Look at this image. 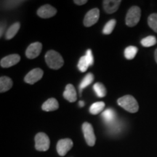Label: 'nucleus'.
<instances>
[{
    "mask_svg": "<svg viewBox=\"0 0 157 157\" xmlns=\"http://www.w3.org/2000/svg\"><path fill=\"white\" fill-rule=\"evenodd\" d=\"M45 61L52 69L58 70L63 66L64 60L60 54L55 50H50L45 55Z\"/></svg>",
    "mask_w": 157,
    "mask_h": 157,
    "instance_id": "obj_1",
    "label": "nucleus"
},
{
    "mask_svg": "<svg viewBox=\"0 0 157 157\" xmlns=\"http://www.w3.org/2000/svg\"><path fill=\"white\" fill-rule=\"evenodd\" d=\"M118 105L129 113H136L139 110L138 103L132 95H125L118 99Z\"/></svg>",
    "mask_w": 157,
    "mask_h": 157,
    "instance_id": "obj_2",
    "label": "nucleus"
},
{
    "mask_svg": "<svg viewBox=\"0 0 157 157\" xmlns=\"http://www.w3.org/2000/svg\"><path fill=\"white\" fill-rule=\"evenodd\" d=\"M141 16V10L140 7L133 6L129 10L126 16V24L129 27L135 26L139 23Z\"/></svg>",
    "mask_w": 157,
    "mask_h": 157,
    "instance_id": "obj_3",
    "label": "nucleus"
},
{
    "mask_svg": "<svg viewBox=\"0 0 157 157\" xmlns=\"http://www.w3.org/2000/svg\"><path fill=\"white\" fill-rule=\"evenodd\" d=\"M49 137L44 132H39L35 136V148L39 151H46L50 148Z\"/></svg>",
    "mask_w": 157,
    "mask_h": 157,
    "instance_id": "obj_4",
    "label": "nucleus"
},
{
    "mask_svg": "<svg viewBox=\"0 0 157 157\" xmlns=\"http://www.w3.org/2000/svg\"><path fill=\"white\" fill-rule=\"evenodd\" d=\"M82 131L85 138V140L88 146H93L95 144L96 137L94 132V129L91 124L88 122H84L82 125Z\"/></svg>",
    "mask_w": 157,
    "mask_h": 157,
    "instance_id": "obj_5",
    "label": "nucleus"
},
{
    "mask_svg": "<svg viewBox=\"0 0 157 157\" xmlns=\"http://www.w3.org/2000/svg\"><path fill=\"white\" fill-rule=\"evenodd\" d=\"M73 141L69 138H65L60 140L57 143V152L60 156H63L73 147Z\"/></svg>",
    "mask_w": 157,
    "mask_h": 157,
    "instance_id": "obj_6",
    "label": "nucleus"
},
{
    "mask_svg": "<svg viewBox=\"0 0 157 157\" xmlns=\"http://www.w3.org/2000/svg\"><path fill=\"white\" fill-rule=\"evenodd\" d=\"M100 17V10L98 8H93L87 12L84 19V25L86 27H90L98 21Z\"/></svg>",
    "mask_w": 157,
    "mask_h": 157,
    "instance_id": "obj_7",
    "label": "nucleus"
},
{
    "mask_svg": "<svg viewBox=\"0 0 157 157\" xmlns=\"http://www.w3.org/2000/svg\"><path fill=\"white\" fill-rule=\"evenodd\" d=\"M44 72L41 68H34L29 71L25 76L24 81L27 84H34L42 78Z\"/></svg>",
    "mask_w": 157,
    "mask_h": 157,
    "instance_id": "obj_8",
    "label": "nucleus"
},
{
    "mask_svg": "<svg viewBox=\"0 0 157 157\" xmlns=\"http://www.w3.org/2000/svg\"><path fill=\"white\" fill-rule=\"evenodd\" d=\"M42 50V44L40 42H34L31 44L25 51V56L29 59L37 58Z\"/></svg>",
    "mask_w": 157,
    "mask_h": 157,
    "instance_id": "obj_9",
    "label": "nucleus"
},
{
    "mask_svg": "<svg viewBox=\"0 0 157 157\" xmlns=\"http://www.w3.org/2000/svg\"><path fill=\"white\" fill-rule=\"evenodd\" d=\"M57 10L50 5H45L39 7L37 10V15L42 18H50L56 15Z\"/></svg>",
    "mask_w": 157,
    "mask_h": 157,
    "instance_id": "obj_10",
    "label": "nucleus"
},
{
    "mask_svg": "<svg viewBox=\"0 0 157 157\" xmlns=\"http://www.w3.org/2000/svg\"><path fill=\"white\" fill-rule=\"evenodd\" d=\"M21 60V57L17 54H12L5 57L0 61V65L2 68H10L16 65Z\"/></svg>",
    "mask_w": 157,
    "mask_h": 157,
    "instance_id": "obj_11",
    "label": "nucleus"
},
{
    "mask_svg": "<svg viewBox=\"0 0 157 157\" xmlns=\"http://www.w3.org/2000/svg\"><path fill=\"white\" fill-rule=\"evenodd\" d=\"M121 2V0H104L103 2L104 10L109 14H112L117 11Z\"/></svg>",
    "mask_w": 157,
    "mask_h": 157,
    "instance_id": "obj_12",
    "label": "nucleus"
},
{
    "mask_svg": "<svg viewBox=\"0 0 157 157\" xmlns=\"http://www.w3.org/2000/svg\"><path fill=\"white\" fill-rule=\"evenodd\" d=\"M63 95L65 99L70 103H74L77 100V93H76L75 87L71 84H68L66 85Z\"/></svg>",
    "mask_w": 157,
    "mask_h": 157,
    "instance_id": "obj_13",
    "label": "nucleus"
},
{
    "mask_svg": "<svg viewBox=\"0 0 157 157\" xmlns=\"http://www.w3.org/2000/svg\"><path fill=\"white\" fill-rule=\"evenodd\" d=\"M59 108L58 102L56 98H50L43 103L42 109L44 111H53L58 110Z\"/></svg>",
    "mask_w": 157,
    "mask_h": 157,
    "instance_id": "obj_14",
    "label": "nucleus"
},
{
    "mask_svg": "<svg viewBox=\"0 0 157 157\" xmlns=\"http://www.w3.org/2000/svg\"><path fill=\"white\" fill-rule=\"evenodd\" d=\"M13 81L7 76H2L0 78V93H3L8 91L13 87Z\"/></svg>",
    "mask_w": 157,
    "mask_h": 157,
    "instance_id": "obj_15",
    "label": "nucleus"
},
{
    "mask_svg": "<svg viewBox=\"0 0 157 157\" xmlns=\"http://www.w3.org/2000/svg\"><path fill=\"white\" fill-rule=\"evenodd\" d=\"M20 27H21V24H20L19 22H16L13 23V25H11L8 28V29H7V31H6V34H5L6 39L9 40V39H13V37L17 34V31H18L20 29Z\"/></svg>",
    "mask_w": 157,
    "mask_h": 157,
    "instance_id": "obj_16",
    "label": "nucleus"
},
{
    "mask_svg": "<svg viewBox=\"0 0 157 157\" xmlns=\"http://www.w3.org/2000/svg\"><path fill=\"white\" fill-rule=\"evenodd\" d=\"M103 120L107 124H113L116 119V113L113 109H109L102 113Z\"/></svg>",
    "mask_w": 157,
    "mask_h": 157,
    "instance_id": "obj_17",
    "label": "nucleus"
},
{
    "mask_svg": "<svg viewBox=\"0 0 157 157\" xmlns=\"http://www.w3.org/2000/svg\"><path fill=\"white\" fill-rule=\"evenodd\" d=\"M94 80V75L92 73H89L87 74V75L84 76V78L82 79V81L81 82V83L79 84V93H81L82 91L83 90L84 88H86L87 86H89L92 82H93Z\"/></svg>",
    "mask_w": 157,
    "mask_h": 157,
    "instance_id": "obj_18",
    "label": "nucleus"
},
{
    "mask_svg": "<svg viewBox=\"0 0 157 157\" xmlns=\"http://www.w3.org/2000/svg\"><path fill=\"white\" fill-rule=\"evenodd\" d=\"M104 108H105V103L103 102L99 101L96 102V103H94L93 105H91L90 108V113L93 115L98 114L103 111Z\"/></svg>",
    "mask_w": 157,
    "mask_h": 157,
    "instance_id": "obj_19",
    "label": "nucleus"
},
{
    "mask_svg": "<svg viewBox=\"0 0 157 157\" xmlns=\"http://www.w3.org/2000/svg\"><path fill=\"white\" fill-rule=\"evenodd\" d=\"M93 89L98 97L103 98L106 95V89L102 83H95L93 86Z\"/></svg>",
    "mask_w": 157,
    "mask_h": 157,
    "instance_id": "obj_20",
    "label": "nucleus"
},
{
    "mask_svg": "<svg viewBox=\"0 0 157 157\" xmlns=\"http://www.w3.org/2000/svg\"><path fill=\"white\" fill-rule=\"evenodd\" d=\"M137 49L136 47L135 46H129L125 49L124 50V56L127 60H132L135 58L137 53Z\"/></svg>",
    "mask_w": 157,
    "mask_h": 157,
    "instance_id": "obj_21",
    "label": "nucleus"
},
{
    "mask_svg": "<svg viewBox=\"0 0 157 157\" xmlns=\"http://www.w3.org/2000/svg\"><path fill=\"white\" fill-rule=\"evenodd\" d=\"M141 44L145 48L152 47L156 44V39L154 36H148L141 40Z\"/></svg>",
    "mask_w": 157,
    "mask_h": 157,
    "instance_id": "obj_22",
    "label": "nucleus"
},
{
    "mask_svg": "<svg viewBox=\"0 0 157 157\" xmlns=\"http://www.w3.org/2000/svg\"><path fill=\"white\" fill-rule=\"evenodd\" d=\"M116 23H117V21L116 20L112 19L111 21H109L105 25L104 28L103 29V33L104 34H111L113 31V29L115 28Z\"/></svg>",
    "mask_w": 157,
    "mask_h": 157,
    "instance_id": "obj_23",
    "label": "nucleus"
},
{
    "mask_svg": "<svg viewBox=\"0 0 157 157\" xmlns=\"http://www.w3.org/2000/svg\"><path fill=\"white\" fill-rule=\"evenodd\" d=\"M148 23L150 28L157 33V14L153 13L148 18Z\"/></svg>",
    "mask_w": 157,
    "mask_h": 157,
    "instance_id": "obj_24",
    "label": "nucleus"
},
{
    "mask_svg": "<svg viewBox=\"0 0 157 157\" xmlns=\"http://www.w3.org/2000/svg\"><path fill=\"white\" fill-rule=\"evenodd\" d=\"M90 66L89 63H88L87 60H86L85 56H82L80 58L79 60H78V70L81 72H85L87 70L88 67Z\"/></svg>",
    "mask_w": 157,
    "mask_h": 157,
    "instance_id": "obj_25",
    "label": "nucleus"
},
{
    "mask_svg": "<svg viewBox=\"0 0 157 157\" xmlns=\"http://www.w3.org/2000/svg\"><path fill=\"white\" fill-rule=\"evenodd\" d=\"M84 56H85L86 60H87V63H89L90 66H93L94 63V58H93V53H92V50H90V49L87 50V52H86V55Z\"/></svg>",
    "mask_w": 157,
    "mask_h": 157,
    "instance_id": "obj_26",
    "label": "nucleus"
},
{
    "mask_svg": "<svg viewBox=\"0 0 157 157\" xmlns=\"http://www.w3.org/2000/svg\"><path fill=\"white\" fill-rule=\"evenodd\" d=\"M7 3H5V5H6V7L7 8H8L10 7V5H13V7H16V6L19 5L20 4L21 2H20V1H9V2H6Z\"/></svg>",
    "mask_w": 157,
    "mask_h": 157,
    "instance_id": "obj_27",
    "label": "nucleus"
},
{
    "mask_svg": "<svg viewBox=\"0 0 157 157\" xmlns=\"http://www.w3.org/2000/svg\"><path fill=\"white\" fill-rule=\"evenodd\" d=\"M74 2L77 5H83L87 2V0H74Z\"/></svg>",
    "mask_w": 157,
    "mask_h": 157,
    "instance_id": "obj_28",
    "label": "nucleus"
},
{
    "mask_svg": "<svg viewBox=\"0 0 157 157\" xmlns=\"http://www.w3.org/2000/svg\"><path fill=\"white\" fill-rule=\"evenodd\" d=\"M5 25L4 24V25H2H2H1V36H2L4 32H5Z\"/></svg>",
    "mask_w": 157,
    "mask_h": 157,
    "instance_id": "obj_29",
    "label": "nucleus"
},
{
    "mask_svg": "<svg viewBox=\"0 0 157 157\" xmlns=\"http://www.w3.org/2000/svg\"><path fill=\"white\" fill-rule=\"evenodd\" d=\"M78 105H79V106L81 107V108L84 106V102H83V101H79V102H78Z\"/></svg>",
    "mask_w": 157,
    "mask_h": 157,
    "instance_id": "obj_30",
    "label": "nucleus"
},
{
    "mask_svg": "<svg viewBox=\"0 0 157 157\" xmlns=\"http://www.w3.org/2000/svg\"><path fill=\"white\" fill-rule=\"evenodd\" d=\"M155 60H156V61L157 63V49L155 51Z\"/></svg>",
    "mask_w": 157,
    "mask_h": 157,
    "instance_id": "obj_31",
    "label": "nucleus"
}]
</instances>
